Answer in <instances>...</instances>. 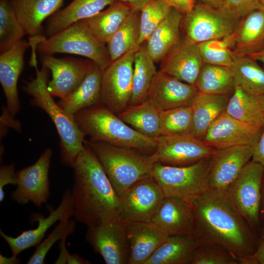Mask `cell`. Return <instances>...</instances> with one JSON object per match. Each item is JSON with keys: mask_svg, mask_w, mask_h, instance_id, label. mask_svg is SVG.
<instances>
[{"mask_svg": "<svg viewBox=\"0 0 264 264\" xmlns=\"http://www.w3.org/2000/svg\"><path fill=\"white\" fill-rule=\"evenodd\" d=\"M233 33L221 39L211 40L198 44L204 64L232 66Z\"/></svg>", "mask_w": 264, "mask_h": 264, "instance_id": "40", "label": "cell"}, {"mask_svg": "<svg viewBox=\"0 0 264 264\" xmlns=\"http://www.w3.org/2000/svg\"><path fill=\"white\" fill-rule=\"evenodd\" d=\"M192 126V106L160 111V135L191 134Z\"/></svg>", "mask_w": 264, "mask_h": 264, "instance_id": "39", "label": "cell"}, {"mask_svg": "<svg viewBox=\"0 0 264 264\" xmlns=\"http://www.w3.org/2000/svg\"><path fill=\"white\" fill-rule=\"evenodd\" d=\"M160 111L152 101L147 99L139 104L129 106L117 115L139 132L157 138L160 135Z\"/></svg>", "mask_w": 264, "mask_h": 264, "instance_id": "31", "label": "cell"}, {"mask_svg": "<svg viewBox=\"0 0 264 264\" xmlns=\"http://www.w3.org/2000/svg\"><path fill=\"white\" fill-rule=\"evenodd\" d=\"M66 263L67 264H89L90 262L81 257L78 254H68L66 258Z\"/></svg>", "mask_w": 264, "mask_h": 264, "instance_id": "52", "label": "cell"}, {"mask_svg": "<svg viewBox=\"0 0 264 264\" xmlns=\"http://www.w3.org/2000/svg\"><path fill=\"white\" fill-rule=\"evenodd\" d=\"M84 142L98 158L118 197L133 184L151 175L154 163L150 155L103 141Z\"/></svg>", "mask_w": 264, "mask_h": 264, "instance_id": "5", "label": "cell"}, {"mask_svg": "<svg viewBox=\"0 0 264 264\" xmlns=\"http://www.w3.org/2000/svg\"><path fill=\"white\" fill-rule=\"evenodd\" d=\"M74 118L85 136H88L90 140L103 141L151 154L156 147L157 138L139 132L100 104L78 111Z\"/></svg>", "mask_w": 264, "mask_h": 264, "instance_id": "4", "label": "cell"}, {"mask_svg": "<svg viewBox=\"0 0 264 264\" xmlns=\"http://www.w3.org/2000/svg\"><path fill=\"white\" fill-rule=\"evenodd\" d=\"M254 256L258 264H264V238H260Z\"/></svg>", "mask_w": 264, "mask_h": 264, "instance_id": "49", "label": "cell"}, {"mask_svg": "<svg viewBox=\"0 0 264 264\" xmlns=\"http://www.w3.org/2000/svg\"><path fill=\"white\" fill-rule=\"evenodd\" d=\"M193 237L199 244L222 248L239 264H258L254 254L260 236L235 210L224 193L208 189L192 203Z\"/></svg>", "mask_w": 264, "mask_h": 264, "instance_id": "1", "label": "cell"}, {"mask_svg": "<svg viewBox=\"0 0 264 264\" xmlns=\"http://www.w3.org/2000/svg\"><path fill=\"white\" fill-rule=\"evenodd\" d=\"M173 8L162 0H153L140 10L139 44L146 42Z\"/></svg>", "mask_w": 264, "mask_h": 264, "instance_id": "41", "label": "cell"}, {"mask_svg": "<svg viewBox=\"0 0 264 264\" xmlns=\"http://www.w3.org/2000/svg\"><path fill=\"white\" fill-rule=\"evenodd\" d=\"M264 177V168L260 163L251 160L224 192L231 205L259 235Z\"/></svg>", "mask_w": 264, "mask_h": 264, "instance_id": "8", "label": "cell"}, {"mask_svg": "<svg viewBox=\"0 0 264 264\" xmlns=\"http://www.w3.org/2000/svg\"><path fill=\"white\" fill-rule=\"evenodd\" d=\"M248 56L257 61L261 62L264 65V49L259 52L250 54Z\"/></svg>", "mask_w": 264, "mask_h": 264, "instance_id": "55", "label": "cell"}, {"mask_svg": "<svg viewBox=\"0 0 264 264\" xmlns=\"http://www.w3.org/2000/svg\"><path fill=\"white\" fill-rule=\"evenodd\" d=\"M119 0H73L49 17L44 34L49 37L77 22L92 17Z\"/></svg>", "mask_w": 264, "mask_h": 264, "instance_id": "26", "label": "cell"}, {"mask_svg": "<svg viewBox=\"0 0 264 264\" xmlns=\"http://www.w3.org/2000/svg\"><path fill=\"white\" fill-rule=\"evenodd\" d=\"M124 224L131 250L128 264H145L169 237L151 222L132 221Z\"/></svg>", "mask_w": 264, "mask_h": 264, "instance_id": "23", "label": "cell"}, {"mask_svg": "<svg viewBox=\"0 0 264 264\" xmlns=\"http://www.w3.org/2000/svg\"><path fill=\"white\" fill-rule=\"evenodd\" d=\"M261 108L264 113V96L257 97Z\"/></svg>", "mask_w": 264, "mask_h": 264, "instance_id": "56", "label": "cell"}, {"mask_svg": "<svg viewBox=\"0 0 264 264\" xmlns=\"http://www.w3.org/2000/svg\"><path fill=\"white\" fill-rule=\"evenodd\" d=\"M76 221L65 220L59 221L53 231L37 246L27 261V264H44L45 257L52 246L59 240L67 238L75 231Z\"/></svg>", "mask_w": 264, "mask_h": 264, "instance_id": "42", "label": "cell"}, {"mask_svg": "<svg viewBox=\"0 0 264 264\" xmlns=\"http://www.w3.org/2000/svg\"><path fill=\"white\" fill-rule=\"evenodd\" d=\"M140 11L132 9L128 16L107 44L110 61L140 47Z\"/></svg>", "mask_w": 264, "mask_h": 264, "instance_id": "32", "label": "cell"}, {"mask_svg": "<svg viewBox=\"0 0 264 264\" xmlns=\"http://www.w3.org/2000/svg\"><path fill=\"white\" fill-rule=\"evenodd\" d=\"M103 70L95 64L81 84L69 95L60 99L58 104L74 115L78 111L100 103Z\"/></svg>", "mask_w": 264, "mask_h": 264, "instance_id": "28", "label": "cell"}, {"mask_svg": "<svg viewBox=\"0 0 264 264\" xmlns=\"http://www.w3.org/2000/svg\"><path fill=\"white\" fill-rule=\"evenodd\" d=\"M66 238H65L61 240V242L59 244L60 252L59 257L55 262L54 264H66L65 258L66 254L68 252L66 246Z\"/></svg>", "mask_w": 264, "mask_h": 264, "instance_id": "50", "label": "cell"}, {"mask_svg": "<svg viewBox=\"0 0 264 264\" xmlns=\"http://www.w3.org/2000/svg\"><path fill=\"white\" fill-rule=\"evenodd\" d=\"M36 60L31 64L35 68L36 77L29 81H24L23 89L32 97V105L44 110L51 119L60 139L61 161L64 165L73 168L84 147L85 136L77 125L74 115L54 101L47 88L48 69L42 66L39 70Z\"/></svg>", "mask_w": 264, "mask_h": 264, "instance_id": "3", "label": "cell"}, {"mask_svg": "<svg viewBox=\"0 0 264 264\" xmlns=\"http://www.w3.org/2000/svg\"><path fill=\"white\" fill-rule=\"evenodd\" d=\"M264 12V0H260V9Z\"/></svg>", "mask_w": 264, "mask_h": 264, "instance_id": "57", "label": "cell"}, {"mask_svg": "<svg viewBox=\"0 0 264 264\" xmlns=\"http://www.w3.org/2000/svg\"><path fill=\"white\" fill-rule=\"evenodd\" d=\"M229 98V95L198 92L192 105L191 134L201 140L215 120L225 111Z\"/></svg>", "mask_w": 264, "mask_h": 264, "instance_id": "29", "label": "cell"}, {"mask_svg": "<svg viewBox=\"0 0 264 264\" xmlns=\"http://www.w3.org/2000/svg\"><path fill=\"white\" fill-rule=\"evenodd\" d=\"M251 145H238L217 150L212 156L209 189L225 192L252 157Z\"/></svg>", "mask_w": 264, "mask_h": 264, "instance_id": "17", "label": "cell"}, {"mask_svg": "<svg viewBox=\"0 0 264 264\" xmlns=\"http://www.w3.org/2000/svg\"><path fill=\"white\" fill-rule=\"evenodd\" d=\"M85 238L106 264H128L131 250L124 222L114 220L88 227Z\"/></svg>", "mask_w": 264, "mask_h": 264, "instance_id": "14", "label": "cell"}, {"mask_svg": "<svg viewBox=\"0 0 264 264\" xmlns=\"http://www.w3.org/2000/svg\"><path fill=\"white\" fill-rule=\"evenodd\" d=\"M260 238H264V177L263 181L261 193V199L260 208Z\"/></svg>", "mask_w": 264, "mask_h": 264, "instance_id": "48", "label": "cell"}, {"mask_svg": "<svg viewBox=\"0 0 264 264\" xmlns=\"http://www.w3.org/2000/svg\"><path fill=\"white\" fill-rule=\"evenodd\" d=\"M260 0H224L223 8L240 19L250 12L260 9Z\"/></svg>", "mask_w": 264, "mask_h": 264, "instance_id": "44", "label": "cell"}, {"mask_svg": "<svg viewBox=\"0 0 264 264\" xmlns=\"http://www.w3.org/2000/svg\"><path fill=\"white\" fill-rule=\"evenodd\" d=\"M21 261L17 257L11 256V257L4 256L0 254V264H18Z\"/></svg>", "mask_w": 264, "mask_h": 264, "instance_id": "53", "label": "cell"}, {"mask_svg": "<svg viewBox=\"0 0 264 264\" xmlns=\"http://www.w3.org/2000/svg\"><path fill=\"white\" fill-rule=\"evenodd\" d=\"M195 85L200 93L229 95L235 86L233 68L204 64Z\"/></svg>", "mask_w": 264, "mask_h": 264, "instance_id": "34", "label": "cell"}, {"mask_svg": "<svg viewBox=\"0 0 264 264\" xmlns=\"http://www.w3.org/2000/svg\"><path fill=\"white\" fill-rule=\"evenodd\" d=\"M198 91L195 85L184 82L160 70L157 71L146 99L160 110L192 106Z\"/></svg>", "mask_w": 264, "mask_h": 264, "instance_id": "19", "label": "cell"}, {"mask_svg": "<svg viewBox=\"0 0 264 264\" xmlns=\"http://www.w3.org/2000/svg\"><path fill=\"white\" fill-rule=\"evenodd\" d=\"M233 34V52L248 56L264 49V12L254 10L240 19Z\"/></svg>", "mask_w": 264, "mask_h": 264, "instance_id": "24", "label": "cell"}, {"mask_svg": "<svg viewBox=\"0 0 264 264\" xmlns=\"http://www.w3.org/2000/svg\"><path fill=\"white\" fill-rule=\"evenodd\" d=\"M29 46V42L22 40L0 55V82L7 110L13 116L20 110L17 84L23 67L24 53Z\"/></svg>", "mask_w": 264, "mask_h": 264, "instance_id": "22", "label": "cell"}, {"mask_svg": "<svg viewBox=\"0 0 264 264\" xmlns=\"http://www.w3.org/2000/svg\"><path fill=\"white\" fill-rule=\"evenodd\" d=\"M161 62L160 71L192 85L204 64L198 44L187 36L180 38Z\"/></svg>", "mask_w": 264, "mask_h": 264, "instance_id": "20", "label": "cell"}, {"mask_svg": "<svg viewBox=\"0 0 264 264\" xmlns=\"http://www.w3.org/2000/svg\"><path fill=\"white\" fill-rule=\"evenodd\" d=\"M155 62L141 45L135 52L132 94L129 106L139 104L146 98L152 80L157 72Z\"/></svg>", "mask_w": 264, "mask_h": 264, "instance_id": "37", "label": "cell"}, {"mask_svg": "<svg viewBox=\"0 0 264 264\" xmlns=\"http://www.w3.org/2000/svg\"><path fill=\"white\" fill-rule=\"evenodd\" d=\"M182 21L186 36L195 42L219 40L232 34L240 19L223 7L215 8L202 3L183 15Z\"/></svg>", "mask_w": 264, "mask_h": 264, "instance_id": "9", "label": "cell"}, {"mask_svg": "<svg viewBox=\"0 0 264 264\" xmlns=\"http://www.w3.org/2000/svg\"><path fill=\"white\" fill-rule=\"evenodd\" d=\"M201 3L215 8L223 7L224 0H197Z\"/></svg>", "mask_w": 264, "mask_h": 264, "instance_id": "54", "label": "cell"}, {"mask_svg": "<svg viewBox=\"0 0 264 264\" xmlns=\"http://www.w3.org/2000/svg\"><path fill=\"white\" fill-rule=\"evenodd\" d=\"M212 156L185 166L154 163L151 176L159 185L164 197H177L192 204L209 189Z\"/></svg>", "mask_w": 264, "mask_h": 264, "instance_id": "7", "label": "cell"}, {"mask_svg": "<svg viewBox=\"0 0 264 264\" xmlns=\"http://www.w3.org/2000/svg\"><path fill=\"white\" fill-rule=\"evenodd\" d=\"M163 192L151 175L137 181L119 197V217L125 222H151L164 198Z\"/></svg>", "mask_w": 264, "mask_h": 264, "instance_id": "11", "label": "cell"}, {"mask_svg": "<svg viewBox=\"0 0 264 264\" xmlns=\"http://www.w3.org/2000/svg\"><path fill=\"white\" fill-rule=\"evenodd\" d=\"M188 264H239L227 250L214 245L199 244Z\"/></svg>", "mask_w": 264, "mask_h": 264, "instance_id": "43", "label": "cell"}, {"mask_svg": "<svg viewBox=\"0 0 264 264\" xmlns=\"http://www.w3.org/2000/svg\"><path fill=\"white\" fill-rule=\"evenodd\" d=\"M252 160L261 164L264 168V125L259 141L252 146Z\"/></svg>", "mask_w": 264, "mask_h": 264, "instance_id": "47", "label": "cell"}, {"mask_svg": "<svg viewBox=\"0 0 264 264\" xmlns=\"http://www.w3.org/2000/svg\"><path fill=\"white\" fill-rule=\"evenodd\" d=\"M52 151L46 149L32 165L16 172L17 188L12 199L20 204L31 202L36 206L45 203L50 196L49 170Z\"/></svg>", "mask_w": 264, "mask_h": 264, "instance_id": "13", "label": "cell"}, {"mask_svg": "<svg viewBox=\"0 0 264 264\" xmlns=\"http://www.w3.org/2000/svg\"><path fill=\"white\" fill-rule=\"evenodd\" d=\"M151 222L169 236H193L195 218L192 205L175 197H164Z\"/></svg>", "mask_w": 264, "mask_h": 264, "instance_id": "21", "label": "cell"}, {"mask_svg": "<svg viewBox=\"0 0 264 264\" xmlns=\"http://www.w3.org/2000/svg\"><path fill=\"white\" fill-rule=\"evenodd\" d=\"M26 34L10 0H0V52L18 43Z\"/></svg>", "mask_w": 264, "mask_h": 264, "instance_id": "38", "label": "cell"}, {"mask_svg": "<svg viewBox=\"0 0 264 264\" xmlns=\"http://www.w3.org/2000/svg\"><path fill=\"white\" fill-rule=\"evenodd\" d=\"M72 168L75 221L90 227L120 220L119 197L98 158L85 142Z\"/></svg>", "mask_w": 264, "mask_h": 264, "instance_id": "2", "label": "cell"}, {"mask_svg": "<svg viewBox=\"0 0 264 264\" xmlns=\"http://www.w3.org/2000/svg\"><path fill=\"white\" fill-rule=\"evenodd\" d=\"M198 245L193 236H169L145 264H188Z\"/></svg>", "mask_w": 264, "mask_h": 264, "instance_id": "33", "label": "cell"}, {"mask_svg": "<svg viewBox=\"0 0 264 264\" xmlns=\"http://www.w3.org/2000/svg\"><path fill=\"white\" fill-rule=\"evenodd\" d=\"M228 100L225 112L244 123L263 127L264 113L257 97L235 86Z\"/></svg>", "mask_w": 264, "mask_h": 264, "instance_id": "35", "label": "cell"}, {"mask_svg": "<svg viewBox=\"0 0 264 264\" xmlns=\"http://www.w3.org/2000/svg\"><path fill=\"white\" fill-rule=\"evenodd\" d=\"M29 43L41 54L69 53L87 57L103 71L111 62L106 44L81 21L48 38L42 35L30 37Z\"/></svg>", "mask_w": 264, "mask_h": 264, "instance_id": "6", "label": "cell"}, {"mask_svg": "<svg viewBox=\"0 0 264 264\" xmlns=\"http://www.w3.org/2000/svg\"><path fill=\"white\" fill-rule=\"evenodd\" d=\"M26 34L42 35V23L60 10L64 0H10Z\"/></svg>", "mask_w": 264, "mask_h": 264, "instance_id": "25", "label": "cell"}, {"mask_svg": "<svg viewBox=\"0 0 264 264\" xmlns=\"http://www.w3.org/2000/svg\"><path fill=\"white\" fill-rule=\"evenodd\" d=\"M74 215V208L71 190H66L58 206L50 211L49 215L44 217L36 214L33 219L38 221L37 227L25 230L16 237H12L0 231L1 237L8 244L12 255L17 257L23 251L38 245L44 237L48 230L57 221L69 220Z\"/></svg>", "mask_w": 264, "mask_h": 264, "instance_id": "18", "label": "cell"}, {"mask_svg": "<svg viewBox=\"0 0 264 264\" xmlns=\"http://www.w3.org/2000/svg\"><path fill=\"white\" fill-rule=\"evenodd\" d=\"M16 183L14 164L1 166L0 168V202L3 201L5 198L4 187L8 184L16 185Z\"/></svg>", "mask_w": 264, "mask_h": 264, "instance_id": "45", "label": "cell"}, {"mask_svg": "<svg viewBox=\"0 0 264 264\" xmlns=\"http://www.w3.org/2000/svg\"><path fill=\"white\" fill-rule=\"evenodd\" d=\"M123 2L132 9H136L140 11L142 8L148 3L153 0H119Z\"/></svg>", "mask_w": 264, "mask_h": 264, "instance_id": "51", "label": "cell"}, {"mask_svg": "<svg viewBox=\"0 0 264 264\" xmlns=\"http://www.w3.org/2000/svg\"><path fill=\"white\" fill-rule=\"evenodd\" d=\"M183 16L173 8L146 41V50L155 63L161 62L179 42Z\"/></svg>", "mask_w": 264, "mask_h": 264, "instance_id": "27", "label": "cell"}, {"mask_svg": "<svg viewBox=\"0 0 264 264\" xmlns=\"http://www.w3.org/2000/svg\"><path fill=\"white\" fill-rule=\"evenodd\" d=\"M257 62L248 56L233 52L232 67L235 86H240L256 97H260L264 96V69Z\"/></svg>", "mask_w": 264, "mask_h": 264, "instance_id": "36", "label": "cell"}, {"mask_svg": "<svg viewBox=\"0 0 264 264\" xmlns=\"http://www.w3.org/2000/svg\"><path fill=\"white\" fill-rule=\"evenodd\" d=\"M41 61L52 73V79L47 82L48 91L60 99L69 95L81 84L94 64L90 60L58 58L48 54H41Z\"/></svg>", "mask_w": 264, "mask_h": 264, "instance_id": "15", "label": "cell"}, {"mask_svg": "<svg viewBox=\"0 0 264 264\" xmlns=\"http://www.w3.org/2000/svg\"><path fill=\"white\" fill-rule=\"evenodd\" d=\"M132 8L119 0L96 15L81 21L101 43H107L117 31Z\"/></svg>", "mask_w": 264, "mask_h": 264, "instance_id": "30", "label": "cell"}, {"mask_svg": "<svg viewBox=\"0 0 264 264\" xmlns=\"http://www.w3.org/2000/svg\"><path fill=\"white\" fill-rule=\"evenodd\" d=\"M172 8L184 15L194 7L195 0H162Z\"/></svg>", "mask_w": 264, "mask_h": 264, "instance_id": "46", "label": "cell"}, {"mask_svg": "<svg viewBox=\"0 0 264 264\" xmlns=\"http://www.w3.org/2000/svg\"><path fill=\"white\" fill-rule=\"evenodd\" d=\"M136 51L129 52L111 61L103 71L99 104L116 114L130 105Z\"/></svg>", "mask_w": 264, "mask_h": 264, "instance_id": "10", "label": "cell"}, {"mask_svg": "<svg viewBox=\"0 0 264 264\" xmlns=\"http://www.w3.org/2000/svg\"><path fill=\"white\" fill-rule=\"evenodd\" d=\"M263 128L240 121L224 111L212 123L201 140L216 150L238 145L253 146L260 139Z\"/></svg>", "mask_w": 264, "mask_h": 264, "instance_id": "16", "label": "cell"}, {"mask_svg": "<svg viewBox=\"0 0 264 264\" xmlns=\"http://www.w3.org/2000/svg\"><path fill=\"white\" fill-rule=\"evenodd\" d=\"M216 150L190 134L160 135L150 155L154 163L185 166L212 156Z\"/></svg>", "mask_w": 264, "mask_h": 264, "instance_id": "12", "label": "cell"}]
</instances>
